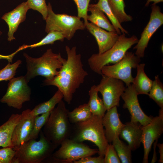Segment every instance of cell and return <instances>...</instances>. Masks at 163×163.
<instances>
[{"label":"cell","instance_id":"cell-7","mask_svg":"<svg viewBox=\"0 0 163 163\" xmlns=\"http://www.w3.org/2000/svg\"><path fill=\"white\" fill-rule=\"evenodd\" d=\"M48 14L45 20V31L47 33L55 31L61 33L67 40H70L76 31L83 30L85 26L83 21L78 16L65 13H55L51 5H47Z\"/></svg>","mask_w":163,"mask_h":163},{"label":"cell","instance_id":"cell-29","mask_svg":"<svg viewBox=\"0 0 163 163\" xmlns=\"http://www.w3.org/2000/svg\"><path fill=\"white\" fill-rule=\"evenodd\" d=\"M122 163H131L132 150L128 145L121 141L119 137L114 139L112 142Z\"/></svg>","mask_w":163,"mask_h":163},{"label":"cell","instance_id":"cell-14","mask_svg":"<svg viewBox=\"0 0 163 163\" xmlns=\"http://www.w3.org/2000/svg\"><path fill=\"white\" fill-rule=\"evenodd\" d=\"M163 133V112L159 111V116L152 117L150 123L142 126L141 142L143 145L144 154L143 163H148V156L152 145Z\"/></svg>","mask_w":163,"mask_h":163},{"label":"cell","instance_id":"cell-5","mask_svg":"<svg viewBox=\"0 0 163 163\" xmlns=\"http://www.w3.org/2000/svg\"><path fill=\"white\" fill-rule=\"evenodd\" d=\"M39 140H28L16 151L12 163H40L51 157L58 147L40 132Z\"/></svg>","mask_w":163,"mask_h":163},{"label":"cell","instance_id":"cell-8","mask_svg":"<svg viewBox=\"0 0 163 163\" xmlns=\"http://www.w3.org/2000/svg\"><path fill=\"white\" fill-rule=\"evenodd\" d=\"M60 147L51 157L54 161L71 163L81 158L98 153V149H91L87 144L78 142L69 139L63 141Z\"/></svg>","mask_w":163,"mask_h":163},{"label":"cell","instance_id":"cell-23","mask_svg":"<svg viewBox=\"0 0 163 163\" xmlns=\"http://www.w3.org/2000/svg\"><path fill=\"white\" fill-rule=\"evenodd\" d=\"M98 92L95 85L91 87L88 92L89 99L88 104L93 115L103 117L107 110L102 99L98 96Z\"/></svg>","mask_w":163,"mask_h":163},{"label":"cell","instance_id":"cell-22","mask_svg":"<svg viewBox=\"0 0 163 163\" xmlns=\"http://www.w3.org/2000/svg\"><path fill=\"white\" fill-rule=\"evenodd\" d=\"M145 64H139L136 68L137 73L133 84L138 95H148L151 88L153 81L146 75L144 71Z\"/></svg>","mask_w":163,"mask_h":163},{"label":"cell","instance_id":"cell-4","mask_svg":"<svg viewBox=\"0 0 163 163\" xmlns=\"http://www.w3.org/2000/svg\"><path fill=\"white\" fill-rule=\"evenodd\" d=\"M68 110L62 100L50 112L44 126V136L58 147L65 140L69 139L72 129L68 116Z\"/></svg>","mask_w":163,"mask_h":163},{"label":"cell","instance_id":"cell-15","mask_svg":"<svg viewBox=\"0 0 163 163\" xmlns=\"http://www.w3.org/2000/svg\"><path fill=\"white\" fill-rule=\"evenodd\" d=\"M31 110L27 109L22 111L20 120L14 129L11 144L16 151L27 141L32 129L35 116L31 114Z\"/></svg>","mask_w":163,"mask_h":163},{"label":"cell","instance_id":"cell-42","mask_svg":"<svg viewBox=\"0 0 163 163\" xmlns=\"http://www.w3.org/2000/svg\"><path fill=\"white\" fill-rule=\"evenodd\" d=\"M0 163H2L0 161Z\"/></svg>","mask_w":163,"mask_h":163},{"label":"cell","instance_id":"cell-25","mask_svg":"<svg viewBox=\"0 0 163 163\" xmlns=\"http://www.w3.org/2000/svg\"><path fill=\"white\" fill-rule=\"evenodd\" d=\"M88 103L83 104L68 112L69 120L71 123L85 121L92 116Z\"/></svg>","mask_w":163,"mask_h":163},{"label":"cell","instance_id":"cell-2","mask_svg":"<svg viewBox=\"0 0 163 163\" xmlns=\"http://www.w3.org/2000/svg\"><path fill=\"white\" fill-rule=\"evenodd\" d=\"M69 139L78 142L90 141L98 148L99 155L104 156L109 144L102 123V117L92 115L88 120L73 124Z\"/></svg>","mask_w":163,"mask_h":163},{"label":"cell","instance_id":"cell-21","mask_svg":"<svg viewBox=\"0 0 163 163\" xmlns=\"http://www.w3.org/2000/svg\"><path fill=\"white\" fill-rule=\"evenodd\" d=\"M88 11L90 12L91 14L88 15V21L107 31L116 32L114 27L104 13L94 4L89 5Z\"/></svg>","mask_w":163,"mask_h":163},{"label":"cell","instance_id":"cell-1","mask_svg":"<svg viewBox=\"0 0 163 163\" xmlns=\"http://www.w3.org/2000/svg\"><path fill=\"white\" fill-rule=\"evenodd\" d=\"M67 55L58 74L51 80L45 79V85L57 87L62 93L63 98L68 104L72 100L73 95L84 82L88 75L83 68L80 54L76 52V47H65Z\"/></svg>","mask_w":163,"mask_h":163},{"label":"cell","instance_id":"cell-39","mask_svg":"<svg viewBox=\"0 0 163 163\" xmlns=\"http://www.w3.org/2000/svg\"><path fill=\"white\" fill-rule=\"evenodd\" d=\"M159 149V153L160 155V158L158 162L161 163L163 162V144L158 143L157 144Z\"/></svg>","mask_w":163,"mask_h":163},{"label":"cell","instance_id":"cell-9","mask_svg":"<svg viewBox=\"0 0 163 163\" xmlns=\"http://www.w3.org/2000/svg\"><path fill=\"white\" fill-rule=\"evenodd\" d=\"M140 61V58L132 52L127 51L123 58L118 62L113 65L103 66L101 70L102 73L122 81L127 86L133 81L134 78L131 73L132 69L136 68Z\"/></svg>","mask_w":163,"mask_h":163},{"label":"cell","instance_id":"cell-17","mask_svg":"<svg viewBox=\"0 0 163 163\" xmlns=\"http://www.w3.org/2000/svg\"><path fill=\"white\" fill-rule=\"evenodd\" d=\"M30 9L27 2H23L12 11L5 14L2 17L8 27V40L11 41L15 39L14 36L19 24L26 18V14Z\"/></svg>","mask_w":163,"mask_h":163},{"label":"cell","instance_id":"cell-24","mask_svg":"<svg viewBox=\"0 0 163 163\" xmlns=\"http://www.w3.org/2000/svg\"><path fill=\"white\" fill-rule=\"evenodd\" d=\"M63 98L62 92L59 89L49 100L41 103L32 110L31 114L35 116L50 112Z\"/></svg>","mask_w":163,"mask_h":163},{"label":"cell","instance_id":"cell-41","mask_svg":"<svg viewBox=\"0 0 163 163\" xmlns=\"http://www.w3.org/2000/svg\"><path fill=\"white\" fill-rule=\"evenodd\" d=\"M2 33V32L1 31H0V35ZM4 55L0 54V59H3L4 58Z\"/></svg>","mask_w":163,"mask_h":163},{"label":"cell","instance_id":"cell-13","mask_svg":"<svg viewBox=\"0 0 163 163\" xmlns=\"http://www.w3.org/2000/svg\"><path fill=\"white\" fill-rule=\"evenodd\" d=\"M138 95L133 84L127 86L121 96L124 102L123 107L129 111L131 115V121L139 123L145 126L151 122L153 117L147 115L142 110Z\"/></svg>","mask_w":163,"mask_h":163},{"label":"cell","instance_id":"cell-35","mask_svg":"<svg viewBox=\"0 0 163 163\" xmlns=\"http://www.w3.org/2000/svg\"><path fill=\"white\" fill-rule=\"evenodd\" d=\"M121 161L112 144H108L104 156V163H120Z\"/></svg>","mask_w":163,"mask_h":163},{"label":"cell","instance_id":"cell-36","mask_svg":"<svg viewBox=\"0 0 163 163\" xmlns=\"http://www.w3.org/2000/svg\"><path fill=\"white\" fill-rule=\"evenodd\" d=\"M16 150L9 147L0 149V161L2 163H12Z\"/></svg>","mask_w":163,"mask_h":163},{"label":"cell","instance_id":"cell-18","mask_svg":"<svg viewBox=\"0 0 163 163\" xmlns=\"http://www.w3.org/2000/svg\"><path fill=\"white\" fill-rule=\"evenodd\" d=\"M102 117V123L105 128V133L108 142H112L114 139L119 137L122 129L124 126L121 121L117 107H114L107 110Z\"/></svg>","mask_w":163,"mask_h":163},{"label":"cell","instance_id":"cell-20","mask_svg":"<svg viewBox=\"0 0 163 163\" xmlns=\"http://www.w3.org/2000/svg\"><path fill=\"white\" fill-rule=\"evenodd\" d=\"M21 116V114H13L6 122L0 126V147L13 148L11 138L13 131Z\"/></svg>","mask_w":163,"mask_h":163},{"label":"cell","instance_id":"cell-38","mask_svg":"<svg viewBox=\"0 0 163 163\" xmlns=\"http://www.w3.org/2000/svg\"><path fill=\"white\" fill-rule=\"evenodd\" d=\"M158 139L156 140L153 143V153L152 158L151 161V163H155L157 160V153L156 152V148L157 144Z\"/></svg>","mask_w":163,"mask_h":163},{"label":"cell","instance_id":"cell-37","mask_svg":"<svg viewBox=\"0 0 163 163\" xmlns=\"http://www.w3.org/2000/svg\"><path fill=\"white\" fill-rule=\"evenodd\" d=\"M74 163H104V156L99 155L97 157L87 156L74 161Z\"/></svg>","mask_w":163,"mask_h":163},{"label":"cell","instance_id":"cell-19","mask_svg":"<svg viewBox=\"0 0 163 163\" xmlns=\"http://www.w3.org/2000/svg\"><path fill=\"white\" fill-rule=\"evenodd\" d=\"M142 127L139 123L130 121L124 124L121 129L119 136L128 143L132 151L136 150L140 146Z\"/></svg>","mask_w":163,"mask_h":163},{"label":"cell","instance_id":"cell-26","mask_svg":"<svg viewBox=\"0 0 163 163\" xmlns=\"http://www.w3.org/2000/svg\"><path fill=\"white\" fill-rule=\"evenodd\" d=\"M94 5L101 10L109 18L116 30L119 35L122 33L128 34V32L123 28L114 15L107 0H98V2Z\"/></svg>","mask_w":163,"mask_h":163},{"label":"cell","instance_id":"cell-12","mask_svg":"<svg viewBox=\"0 0 163 163\" xmlns=\"http://www.w3.org/2000/svg\"><path fill=\"white\" fill-rule=\"evenodd\" d=\"M151 12L149 21L141 34L140 39L133 49H136L135 55L140 58L144 56L145 51L149 42L156 31L163 24V14L159 6L151 5Z\"/></svg>","mask_w":163,"mask_h":163},{"label":"cell","instance_id":"cell-30","mask_svg":"<svg viewBox=\"0 0 163 163\" xmlns=\"http://www.w3.org/2000/svg\"><path fill=\"white\" fill-rule=\"evenodd\" d=\"M149 93V98L154 100L160 108H163V85L158 76H155L153 81Z\"/></svg>","mask_w":163,"mask_h":163},{"label":"cell","instance_id":"cell-28","mask_svg":"<svg viewBox=\"0 0 163 163\" xmlns=\"http://www.w3.org/2000/svg\"><path fill=\"white\" fill-rule=\"evenodd\" d=\"M48 33V34L39 42L30 45H23L20 47L14 53L15 55L19 51L27 48H32L46 45L53 44L56 41H63L65 38L61 33L57 31H52Z\"/></svg>","mask_w":163,"mask_h":163},{"label":"cell","instance_id":"cell-10","mask_svg":"<svg viewBox=\"0 0 163 163\" xmlns=\"http://www.w3.org/2000/svg\"><path fill=\"white\" fill-rule=\"evenodd\" d=\"M24 76L13 77L8 84L6 92L0 99L9 107L21 109L23 104L30 99L31 89Z\"/></svg>","mask_w":163,"mask_h":163},{"label":"cell","instance_id":"cell-6","mask_svg":"<svg viewBox=\"0 0 163 163\" xmlns=\"http://www.w3.org/2000/svg\"><path fill=\"white\" fill-rule=\"evenodd\" d=\"M125 34L120 35L117 42L109 49L102 53L94 54L89 58L88 63L91 70L102 75L101 70L103 66L120 61L128 50L138 43L139 40L136 36L133 35L128 37Z\"/></svg>","mask_w":163,"mask_h":163},{"label":"cell","instance_id":"cell-40","mask_svg":"<svg viewBox=\"0 0 163 163\" xmlns=\"http://www.w3.org/2000/svg\"><path fill=\"white\" fill-rule=\"evenodd\" d=\"M163 0H147L146 4L145 5V7H148L149 5V3L152 2H153V4L156 5L157 4L162 2Z\"/></svg>","mask_w":163,"mask_h":163},{"label":"cell","instance_id":"cell-34","mask_svg":"<svg viewBox=\"0 0 163 163\" xmlns=\"http://www.w3.org/2000/svg\"><path fill=\"white\" fill-rule=\"evenodd\" d=\"M76 5L78 16L83 18L84 24L88 21L87 19L88 11L90 2L91 0H73Z\"/></svg>","mask_w":163,"mask_h":163},{"label":"cell","instance_id":"cell-3","mask_svg":"<svg viewBox=\"0 0 163 163\" xmlns=\"http://www.w3.org/2000/svg\"><path fill=\"white\" fill-rule=\"evenodd\" d=\"M26 62L27 72L24 77L28 82L37 76L44 77L45 79L51 80L58 74L65 59L60 53H55L51 49H47L41 57L34 58L26 53H23Z\"/></svg>","mask_w":163,"mask_h":163},{"label":"cell","instance_id":"cell-33","mask_svg":"<svg viewBox=\"0 0 163 163\" xmlns=\"http://www.w3.org/2000/svg\"><path fill=\"white\" fill-rule=\"evenodd\" d=\"M29 9L38 11L45 20L48 14L47 5L45 0H27V1Z\"/></svg>","mask_w":163,"mask_h":163},{"label":"cell","instance_id":"cell-16","mask_svg":"<svg viewBox=\"0 0 163 163\" xmlns=\"http://www.w3.org/2000/svg\"><path fill=\"white\" fill-rule=\"evenodd\" d=\"M85 24L86 28L96 40L99 53H102L110 49L119 38L120 35L116 32L107 31L88 21Z\"/></svg>","mask_w":163,"mask_h":163},{"label":"cell","instance_id":"cell-11","mask_svg":"<svg viewBox=\"0 0 163 163\" xmlns=\"http://www.w3.org/2000/svg\"><path fill=\"white\" fill-rule=\"evenodd\" d=\"M100 83L95 85L96 89L102 97L107 110L115 106H119L120 97L126 87L122 81L102 75Z\"/></svg>","mask_w":163,"mask_h":163},{"label":"cell","instance_id":"cell-32","mask_svg":"<svg viewBox=\"0 0 163 163\" xmlns=\"http://www.w3.org/2000/svg\"><path fill=\"white\" fill-rule=\"evenodd\" d=\"M21 63V61L20 60L12 64L9 62L4 68L0 70V82L10 80L14 77L17 69Z\"/></svg>","mask_w":163,"mask_h":163},{"label":"cell","instance_id":"cell-27","mask_svg":"<svg viewBox=\"0 0 163 163\" xmlns=\"http://www.w3.org/2000/svg\"><path fill=\"white\" fill-rule=\"evenodd\" d=\"M107 1L114 15L120 24L132 20V17L127 14L125 11V5L124 0Z\"/></svg>","mask_w":163,"mask_h":163},{"label":"cell","instance_id":"cell-31","mask_svg":"<svg viewBox=\"0 0 163 163\" xmlns=\"http://www.w3.org/2000/svg\"><path fill=\"white\" fill-rule=\"evenodd\" d=\"M50 112L35 117L33 126L27 141L31 139H36L38 138L41 129L44 126L49 117Z\"/></svg>","mask_w":163,"mask_h":163}]
</instances>
